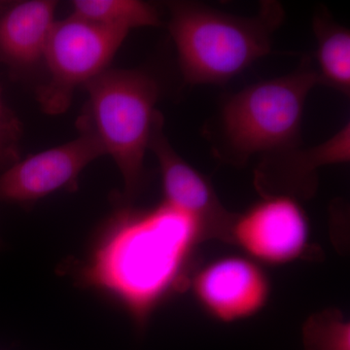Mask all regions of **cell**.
<instances>
[{
    "instance_id": "cell-1",
    "label": "cell",
    "mask_w": 350,
    "mask_h": 350,
    "mask_svg": "<svg viewBox=\"0 0 350 350\" xmlns=\"http://www.w3.org/2000/svg\"><path fill=\"white\" fill-rule=\"evenodd\" d=\"M169 31L184 82L223 85L269 54L285 19L283 5L262 0L256 15L239 17L194 1L167 4Z\"/></svg>"
},
{
    "instance_id": "cell-2",
    "label": "cell",
    "mask_w": 350,
    "mask_h": 350,
    "mask_svg": "<svg viewBox=\"0 0 350 350\" xmlns=\"http://www.w3.org/2000/svg\"><path fill=\"white\" fill-rule=\"evenodd\" d=\"M319 84L313 59L306 57L289 75L229 96L204 129L211 153L220 162L243 165L251 157L301 145L306 98Z\"/></svg>"
},
{
    "instance_id": "cell-3",
    "label": "cell",
    "mask_w": 350,
    "mask_h": 350,
    "mask_svg": "<svg viewBox=\"0 0 350 350\" xmlns=\"http://www.w3.org/2000/svg\"><path fill=\"white\" fill-rule=\"evenodd\" d=\"M84 87L89 100L78 120L79 131L96 138L123 175L126 194H135L152 133L163 118L156 108L158 82L139 69L107 68Z\"/></svg>"
},
{
    "instance_id": "cell-4",
    "label": "cell",
    "mask_w": 350,
    "mask_h": 350,
    "mask_svg": "<svg viewBox=\"0 0 350 350\" xmlns=\"http://www.w3.org/2000/svg\"><path fill=\"white\" fill-rule=\"evenodd\" d=\"M122 222L117 282L131 305L145 310L174 282L204 223L163 202L144 213H123Z\"/></svg>"
},
{
    "instance_id": "cell-5",
    "label": "cell",
    "mask_w": 350,
    "mask_h": 350,
    "mask_svg": "<svg viewBox=\"0 0 350 350\" xmlns=\"http://www.w3.org/2000/svg\"><path fill=\"white\" fill-rule=\"evenodd\" d=\"M128 34L72 15L57 21L43 57L49 77L38 91L43 112L49 115L66 112L76 89L109 68Z\"/></svg>"
},
{
    "instance_id": "cell-6",
    "label": "cell",
    "mask_w": 350,
    "mask_h": 350,
    "mask_svg": "<svg viewBox=\"0 0 350 350\" xmlns=\"http://www.w3.org/2000/svg\"><path fill=\"white\" fill-rule=\"evenodd\" d=\"M105 152L85 131L59 146L17 161L0 175V200L29 204L57 191L72 190L87 165Z\"/></svg>"
},
{
    "instance_id": "cell-7",
    "label": "cell",
    "mask_w": 350,
    "mask_h": 350,
    "mask_svg": "<svg viewBox=\"0 0 350 350\" xmlns=\"http://www.w3.org/2000/svg\"><path fill=\"white\" fill-rule=\"evenodd\" d=\"M234 236L252 256L268 262L290 261L305 248L308 222L290 196H269L234 225Z\"/></svg>"
},
{
    "instance_id": "cell-8",
    "label": "cell",
    "mask_w": 350,
    "mask_h": 350,
    "mask_svg": "<svg viewBox=\"0 0 350 350\" xmlns=\"http://www.w3.org/2000/svg\"><path fill=\"white\" fill-rule=\"evenodd\" d=\"M195 293L211 314L223 321L250 317L268 297L266 278L256 265L239 257L218 260L195 280Z\"/></svg>"
},
{
    "instance_id": "cell-9",
    "label": "cell",
    "mask_w": 350,
    "mask_h": 350,
    "mask_svg": "<svg viewBox=\"0 0 350 350\" xmlns=\"http://www.w3.org/2000/svg\"><path fill=\"white\" fill-rule=\"evenodd\" d=\"M163 129V117L154 128L149 150L155 154L160 165L165 196L163 204L199 218L204 223L223 217L224 213L211 184L177 154Z\"/></svg>"
},
{
    "instance_id": "cell-10",
    "label": "cell",
    "mask_w": 350,
    "mask_h": 350,
    "mask_svg": "<svg viewBox=\"0 0 350 350\" xmlns=\"http://www.w3.org/2000/svg\"><path fill=\"white\" fill-rule=\"evenodd\" d=\"M57 3L27 0L11 6L0 17V62L24 71L43 61L46 45L57 21Z\"/></svg>"
},
{
    "instance_id": "cell-11",
    "label": "cell",
    "mask_w": 350,
    "mask_h": 350,
    "mask_svg": "<svg viewBox=\"0 0 350 350\" xmlns=\"http://www.w3.org/2000/svg\"><path fill=\"white\" fill-rule=\"evenodd\" d=\"M350 161V124H347L333 137L317 146L303 148L301 145L271 152L262 156L257 170L260 184L278 178L285 181L314 177L321 165L345 163Z\"/></svg>"
},
{
    "instance_id": "cell-12",
    "label": "cell",
    "mask_w": 350,
    "mask_h": 350,
    "mask_svg": "<svg viewBox=\"0 0 350 350\" xmlns=\"http://www.w3.org/2000/svg\"><path fill=\"white\" fill-rule=\"evenodd\" d=\"M312 31L317 41L313 64L319 84L349 96V29L338 24L325 7H320L313 16Z\"/></svg>"
},
{
    "instance_id": "cell-13",
    "label": "cell",
    "mask_w": 350,
    "mask_h": 350,
    "mask_svg": "<svg viewBox=\"0 0 350 350\" xmlns=\"http://www.w3.org/2000/svg\"><path fill=\"white\" fill-rule=\"evenodd\" d=\"M71 5V15L107 29L130 32L161 25L155 6L140 0H75Z\"/></svg>"
},
{
    "instance_id": "cell-14",
    "label": "cell",
    "mask_w": 350,
    "mask_h": 350,
    "mask_svg": "<svg viewBox=\"0 0 350 350\" xmlns=\"http://www.w3.org/2000/svg\"><path fill=\"white\" fill-rule=\"evenodd\" d=\"M349 325L342 322L313 323L305 332L306 350H350Z\"/></svg>"
},
{
    "instance_id": "cell-15",
    "label": "cell",
    "mask_w": 350,
    "mask_h": 350,
    "mask_svg": "<svg viewBox=\"0 0 350 350\" xmlns=\"http://www.w3.org/2000/svg\"><path fill=\"white\" fill-rule=\"evenodd\" d=\"M18 123L2 100L0 89V165L17 162Z\"/></svg>"
}]
</instances>
